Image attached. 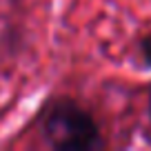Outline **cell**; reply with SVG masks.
Listing matches in <instances>:
<instances>
[{
	"label": "cell",
	"mask_w": 151,
	"mask_h": 151,
	"mask_svg": "<svg viewBox=\"0 0 151 151\" xmlns=\"http://www.w3.org/2000/svg\"><path fill=\"white\" fill-rule=\"evenodd\" d=\"M42 133L49 147L60 151H96L104 147L93 116L73 100H60L49 109Z\"/></svg>",
	"instance_id": "obj_1"
},
{
	"label": "cell",
	"mask_w": 151,
	"mask_h": 151,
	"mask_svg": "<svg viewBox=\"0 0 151 151\" xmlns=\"http://www.w3.org/2000/svg\"><path fill=\"white\" fill-rule=\"evenodd\" d=\"M140 56H142V62L147 65V69H151V33L140 40Z\"/></svg>",
	"instance_id": "obj_2"
},
{
	"label": "cell",
	"mask_w": 151,
	"mask_h": 151,
	"mask_svg": "<svg viewBox=\"0 0 151 151\" xmlns=\"http://www.w3.org/2000/svg\"><path fill=\"white\" fill-rule=\"evenodd\" d=\"M149 118H151V98H149Z\"/></svg>",
	"instance_id": "obj_3"
}]
</instances>
